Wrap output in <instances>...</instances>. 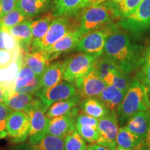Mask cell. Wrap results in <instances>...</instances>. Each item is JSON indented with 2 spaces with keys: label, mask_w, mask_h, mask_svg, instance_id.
<instances>
[{
  "label": "cell",
  "mask_w": 150,
  "mask_h": 150,
  "mask_svg": "<svg viewBox=\"0 0 150 150\" xmlns=\"http://www.w3.org/2000/svg\"><path fill=\"white\" fill-rule=\"evenodd\" d=\"M72 16L56 17L52 21L47 32L38 42L31 44L29 51L43 52L53 45L67 33L77 29L79 24L72 18Z\"/></svg>",
  "instance_id": "4"
},
{
  "label": "cell",
  "mask_w": 150,
  "mask_h": 150,
  "mask_svg": "<svg viewBox=\"0 0 150 150\" xmlns=\"http://www.w3.org/2000/svg\"><path fill=\"white\" fill-rule=\"evenodd\" d=\"M69 59L50 64L40 78L39 90H46L53 87L63 80V73Z\"/></svg>",
  "instance_id": "15"
},
{
  "label": "cell",
  "mask_w": 150,
  "mask_h": 150,
  "mask_svg": "<svg viewBox=\"0 0 150 150\" xmlns=\"http://www.w3.org/2000/svg\"><path fill=\"white\" fill-rule=\"evenodd\" d=\"M26 19H27V17L24 16L16 8L10 13L0 18V28L7 29L23 22Z\"/></svg>",
  "instance_id": "33"
},
{
  "label": "cell",
  "mask_w": 150,
  "mask_h": 150,
  "mask_svg": "<svg viewBox=\"0 0 150 150\" xmlns=\"http://www.w3.org/2000/svg\"><path fill=\"white\" fill-rule=\"evenodd\" d=\"M145 147L146 150H150V125L145 139Z\"/></svg>",
  "instance_id": "44"
},
{
  "label": "cell",
  "mask_w": 150,
  "mask_h": 150,
  "mask_svg": "<svg viewBox=\"0 0 150 150\" xmlns=\"http://www.w3.org/2000/svg\"><path fill=\"white\" fill-rule=\"evenodd\" d=\"M88 150H110L107 147H104L97 143H91L87 147Z\"/></svg>",
  "instance_id": "40"
},
{
  "label": "cell",
  "mask_w": 150,
  "mask_h": 150,
  "mask_svg": "<svg viewBox=\"0 0 150 150\" xmlns=\"http://www.w3.org/2000/svg\"><path fill=\"white\" fill-rule=\"evenodd\" d=\"M119 129L117 112L110 111L107 115L99 119L97 130L99 138L95 143L104 146L110 150H116V139Z\"/></svg>",
  "instance_id": "9"
},
{
  "label": "cell",
  "mask_w": 150,
  "mask_h": 150,
  "mask_svg": "<svg viewBox=\"0 0 150 150\" xmlns=\"http://www.w3.org/2000/svg\"><path fill=\"white\" fill-rule=\"evenodd\" d=\"M41 76H37L27 65L22 63L14 82V91L20 93L26 87L33 85L40 80Z\"/></svg>",
  "instance_id": "27"
},
{
  "label": "cell",
  "mask_w": 150,
  "mask_h": 150,
  "mask_svg": "<svg viewBox=\"0 0 150 150\" xmlns=\"http://www.w3.org/2000/svg\"><path fill=\"white\" fill-rule=\"evenodd\" d=\"M6 102V93L4 86L0 83V104H5Z\"/></svg>",
  "instance_id": "42"
},
{
  "label": "cell",
  "mask_w": 150,
  "mask_h": 150,
  "mask_svg": "<svg viewBox=\"0 0 150 150\" xmlns=\"http://www.w3.org/2000/svg\"><path fill=\"white\" fill-rule=\"evenodd\" d=\"M33 20L27 18L13 27L6 29L13 36L19 45L24 52L29 51L30 46L32 42V32L31 24Z\"/></svg>",
  "instance_id": "16"
},
{
  "label": "cell",
  "mask_w": 150,
  "mask_h": 150,
  "mask_svg": "<svg viewBox=\"0 0 150 150\" xmlns=\"http://www.w3.org/2000/svg\"><path fill=\"white\" fill-rule=\"evenodd\" d=\"M54 0H18L16 8L27 18L42 13L50 8Z\"/></svg>",
  "instance_id": "18"
},
{
  "label": "cell",
  "mask_w": 150,
  "mask_h": 150,
  "mask_svg": "<svg viewBox=\"0 0 150 150\" xmlns=\"http://www.w3.org/2000/svg\"><path fill=\"white\" fill-rule=\"evenodd\" d=\"M116 150H132V149H117Z\"/></svg>",
  "instance_id": "47"
},
{
  "label": "cell",
  "mask_w": 150,
  "mask_h": 150,
  "mask_svg": "<svg viewBox=\"0 0 150 150\" xmlns=\"http://www.w3.org/2000/svg\"><path fill=\"white\" fill-rule=\"evenodd\" d=\"M150 110V95L147 88L138 78L132 81L117 110L121 124L140 111Z\"/></svg>",
  "instance_id": "2"
},
{
  "label": "cell",
  "mask_w": 150,
  "mask_h": 150,
  "mask_svg": "<svg viewBox=\"0 0 150 150\" xmlns=\"http://www.w3.org/2000/svg\"><path fill=\"white\" fill-rule=\"evenodd\" d=\"M52 13L55 17L74 16L86 8V0H54Z\"/></svg>",
  "instance_id": "19"
},
{
  "label": "cell",
  "mask_w": 150,
  "mask_h": 150,
  "mask_svg": "<svg viewBox=\"0 0 150 150\" xmlns=\"http://www.w3.org/2000/svg\"><path fill=\"white\" fill-rule=\"evenodd\" d=\"M83 100L78 95L64 100L56 102L52 104L45 112V115L48 118H53L68 113L73 108L80 104Z\"/></svg>",
  "instance_id": "23"
},
{
  "label": "cell",
  "mask_w": 150,
  "mask_h": 150,
  "mask_svg": "<svg viewBox=\"0 0 150 150\" xmlns=\"http://www.w3.org/2000/svg\"><path fill=\"white\" fill-rule=\"evenodd\" d=\"M131 82L132 80L129 78L128 74L122 70H119L113 73L110 85L114 86L122 91L127 92Z\"/></svg>",
  "instance_id": "35"
},
{
  "label": "cell",
  "mask_w": 150,
  "mask_h": 150,
  "mask_svg": "<svg viewBox=\"0 0 150 150\" xmlns=\"http://www.w3.org/2000/svg\"><path fill=\"white\" fill-rule=\"evenodd\" d=\"M35 98V96L33 94L13 91L7 95L5 104L13 110L25 111L33 104Z\"/></svg>",
  "instance_id": "25"
},
{
  "label": "cell",
  "mask_w": 150,
  "mask_h": 150,
  "mask_svg": "<svg viewBox=\"0 0 150 150\" xmlns=\"http://www.w3.org/2000/svg\"><path fill=\"white\" fill-rule=\"evenodd\" d=\"M29 150H64V138L47 135L40 141L30 145Z\"/></svg>",
  "instance_id": "30"
},
{
  "label": "cell",
  "mask_w": 150,
  "mask_h": 150,
  "mask_svg": "<svg viewBox=\"0 0 150 150\" xmlns=\"http://www.w3.org/2000/svg\"><path fill=\"white\" fill-rule=\"evenodd\" d=\"M113 9L116 19H121L130 16L142 0H108Z\"/></svg>",
  "instance_id": "28"
},
{
  "label": "cell",
  "mask_w": 150,
  "mask_h": 150,
  "mask_svg": "<svg viewBox=\"0 0 150 150\" xmlns=\"http://www.w3.org/2000/svg\"><path fill=\"white\" fill-rule=\"evenodd\" d=\"M143 51L142 47L134 44L129 35L117 28L108 37L104 55L129 74L140 67Z\"/></svg>",
  "instance_id": "1"
},
{
  "label": "cell",
  "mask_w": 150,
  "mask_h": 150,
  "mask_svg": "<svg viewBox=\"0 0 150 150\" xmlns=\"http://www.w3.org/2000/svg\"><path fill=\"white\" fill-rule=\"evenodd\" d=\"M74 84L77 90V95L82 99L98 97L107 86L94 69L83 77L76 81Z\"/></svg>",
  "instance_id": "12"
},
{
  "label": "cell",
  "mask_w": 150,
  "mask_h": 150,
  "mask_svg": "<svg viewBox=\"0 0 150 150\" xmlns=\"http://www.w3.org/2000/svg\"><path fill=\"white\" fill-rule=\"evenodd\" d=\"M118 28L115 24L111 23L101 29L91 31L83 35L76 50L83 53L100 57L104 54L105 45L108 37Z\"/></svg>",
  "instance_id": "6"
},
{
  "label": "cell",
  "mask_w": 150,
  "mask_h": 150,
  "mask_svg": "<svg viewBox=\"0 0 150 150\" xmlns=\"http://www.w3.org/2000/svg\"><path fill=\"white\" fill-rule=\"evenodd\" d=\"M87 147L86 142L79 134L76 127L64 138V150H86Z\"/></svg>",
  "instance_id": "31"
},
{
  "label": "cell",
  "mask_w": 150,
  "mask_h": 150,
  "mask_svg": "<svg viewBox=\"0 0 150 150\" xmlns=\"http://www.w3.org/2000/svg\"><path fill=\"white\" fill-rule=\"evenodd\" d=\"M79 111V109L76 106L68 113L50 118L47 134L64 138L71 130L75 128V122Z\"/></svg>",
  "instance_id": "14"
},
{
  "label": "cell",
  "mask_w": 150,
  "mask_h": 150,
  "mask_svg": "<svg viewBox=\"0 0 150 150\" xmlns=\"http://www.w3.org/2000/svg\"><path fill=\"white\" fill-rule=\"evenodd\" d=\"M94 70L96 71L97 74L106 82L112 73L117 72V70L121 69L118 67L115 62L103 54L102 56L97 59Z\"/></svg>",
  "instance_id": "29"
},
{
  "label": "cell",
  "mask_w": 150,
  "mask_h": 150,
  "mask_svg": "<svg viewBox=\"0 0 150 150\" xmlns=\"http://www.w3.org/2000/svg\"><path fill=\"white\" fill-rule=\"evenodd\" d=\"M1 1H0V13H1Z\"/></svg>",
  "instance_id": "46"
},
{
  "label": "cell",
  "mask_w": 150,
  "mask_h": 150,
  "mask_svg": "<svg viewBox=\"0 0 150 150\" xmlns=\"http://www.w3.org/2000/svg\"><path fill=\"white\" fill-rule=\"evenodd\" d=\"M83 34L79 29L72 30L57 41L55 44L43 51L45 56L49 62L57 59L61 54L74 50Z\"/></svg>",
  "instance_id": "13"
},
{
  "label": "cell",
  "mask_w": 150,
  "mask_h": 150,
  "mask_svg": "<svg viewBox=\"0 0 150 150\" xmlns=\"http://www.w3.org/2000/svg\"><path fill=\"white\" fill-rule=\"evenodd\" d=\"M1 1V10L0 13V18L6 15L13 9L16 8L18 0H0Z\"/></svg>",
  "instance_id": "39"
},
{
  "label": "cell",
  "mask_w": 150,
  "mask_h": 150,
  "mask_svg": "<svg viewBox=\"0 0 150 150\" xmlns=\"http://www.w3.org/2000/svg\"><path fill=\"white\" fill-rule=\"evenodd\" d=\"M77 95V90L73 83L62 80L53 87L46 90H38L34 94L38 97L47 110L54 103L64 100Z\"/></svg>",
  "instance_id": "10"
},
{
  "label": "cell",
  "mask_w": 150,
  "mask_h": 150,
  "mask_svg": "<svg viewBox=\"0 0 150 150\" xmlns=\"http://www.w3.org/2000/svg\"><path fill=\"white\" fill-rule=\"evenodd\" d=\"M117 20L109 1L86 7L82 10L78 29L83 35L99 29Z\"/></svg>",
  "instance_id": "3"
},
{
  "label": "cell",
  "mask_w": 150,
  "mask_h": 150,
  "mask_svg": "<svg viewBox=\"0 0 150 150\" xmlns=\"http://www.w3.org/2000/svg\"><path fill=\"white\" fill-rule=\"evenodd\" d=\"M116 144L117 149L138 150L145 145V140L136 136L124 126L120 127Z\"/></svg>",
  "instance_id": "21"
},
{
  "label": "cell",
  "mask_w": 150,
  "mask_h": 150,
  "mask_svg": "<svg viewBox=\"0 0 150 150\" xmlns=\"http://www.w3.org/2000/svg\"><path fill=\"white\" fill-rule=\"evenodd\" d=\"M23 63L33 71L35 75L41 76L50 65L42 52H23Z\"/></svg>",
  "instance_id": "24"
},
{
  "label": "cell",
  "mask_w": 150,
  "mask_h": 150,
  "mask_svg": "<svg viewBox=\"0 0 150 150\" xmlns=\"http://www.w3.org/2000/svg\"><path fill=\"white\" fill-rule=\"evenodd\" d=\"M5 29L0 28V50H4Z\"/></svg>",
  "instance_id": "43"
},
{
  "label": "cell",
  "mask_w": 150,
  "mask_h": 150,
  "mask_svg": "<svg viewBox=\"0 0 150 150\" xmlns=\"http://www.w3.org/2000/svg\"><path fill=\"white\" fill-rule=\"evenodd\" d=\"M106 1H108V0H86V7L100 4L104 3Z\"/></svg>",
  "instance_id": "41"
},
{
  "label": "cell",
  "mask_w": 150,
  "mask_h": 150,
  "mask_svg": "<svg viewBox=\"0 0 150 150\" xmlns=\"http://www.w3.org/2000/svg\"><path fill=\"white\" fill-rule=\"evenodd\" d=\"M12 111L6 104H0V139L7 136V119Z\"/></svg>",
  "instance_id": "37"
},
{
  "label": "cell",
  "mask_w": 150,
  "mask_h": 150,
  "mask_svg": "<svg viewBox=\"0 0 150 150\" xmlns=\"http://www.w3.org/2000/svg\"><path fill=\"white\" fill-rule=\"evenodd\" d=\"M97 59L95 56L83 52L70 58L63 73V79L74 83L93 70Z\"/></svg>",
  "instance_id": "8"
},
{
  "label": "cell",
  "mask_w": 150,
  "mask_h": 150,
  "mask_svg": "<svg viewBox=\"0 0 150 150\" xmlns=\"http://www.w3.org/2000/svg\"><path fill=\"white\" fill-rule=\"evenodd\" d=\"M79 106L82 113L97 119L104 117L110 111L97 97L83 99Z\"/></svg>",
  "instance_id": "22"
},
{
  "label": "cell",
  "mask_w": 150,
  "mask_h": 150,
  "mask_svg": "<svg viewBox=\"0 0 150 150\" xmlns=\"http://www.w3.org/2000/svg\"><path fill=\"white\" fill-rule=\"evenodd\" d=\"M150 125V110L137 112L127 121L125 127L142 140H145Z\"/></svg>",
  "instance_id": "17"
},
{
  "label": "cell",
  "mask_w": 150,
  "mask_h": 150,
  "mask_svg": "<svg viewBox=\"0 0 150 150\" xmlns=\"http://www.w3.org/2000/svg\"><path fill=\"white\" fill-rule=\"evenodd\" d=\"M86 150H88V149H87V148H86Z\"/></svg>",
  "instance_id": "48"
},
{
  "label": "cell",
  "mask_w": 150,
  "mask_h": 150,
  "mask_svg": "<svg viewBox=\"0 0 150 150\" xmlns=\"http://www.w3.org/2000/svg\"><path fill=\"white\" fill-rule=\"evenodd\" d=\"M56 17L52 12L45 14L41 18L35 20H32L31 24L32 32V42L31 44L40 41L47 32L52 21Z\"/></svg>",
  "instance_id": "26"
},
{
  "label": "cell",
  "mask_w": 150,
  "mask_h": 150,
  "mask_svg": "<svg viewBox=\"0 0 150 150\" xmlns=\"http://www.w3.org/2000/svg\"><path fill=\"white\" fill-rule=\"evenodd\" d=\"M76 131L82 138L88 143H95L99 138V131L97 127L89 125H75Z\"/></svg>",
  "instance_id": "34"
},
{
  "label": "cell",
  "mask_w": 150,
  "mask_h": 150,
  "mask_svg": "<svg viewBox=\"0 0 150 150\" xmlns=\"http://www.w3.org/2000/svg\"><path fill=\"white\" fill-rule=\"evenodd\" d=\"M138 79L147 88L150 95V45L144 49Z\"/></svg>",
  "instance_id": "32"
},
{
  "label": "cell",
  "mask_w": 150,
  "mask_h": 150,
  "mask_svg": "<svg viewBox=\"0 0 150 150\" xmlns=\"http://www.w3.org/2000/svg\"><path fill=\"white\" fill-rule=\"evenodd\" d=\"M47 109L38 97H35L33 104L25 110L29 116V144L33 145L47 136L50 118L47 117Z\"/></svg>",
  "instance_id": "7"
},
{
  "label": "cell",
  "mask_w": 150,
  "mask_h": 150,
  "mask_svg": "<svg viewBox=\"0 0 150 150\" xmlns=\"http://www.w3.org/2000/svg\"><path fill=\"white\" fill-rule=\"evenodd\" d=\"M126 93L127 92L122 91L114 86L107 85L97 97L110 111L117 112Z\"/></svg>",
  "instance_id": "20"
},
{
  "label": "cell",
  "mask_w": 150,
  "mask_h": 150,
  "mask_svg": "<svg viewBox=\"0 0 150 150\" xmlns=\"http://www.w3.org/2000/svg\"><path fill=\"white\" fill-rule=\"evenodd\" d=\"M98 121L99 119L92 117V116L83 113L78 114L76 117L75 125H89V126H93L97 128Z\"/></svg>",
  "instance_id": "38"
},
{
  "label": "cell",
  "mask_w": 150,
  "mask_h": 150,
  "mask_svg": "<svg viewBox=\"0 0 150 150\" xmlns=\"http://www.w3.org/2000/svg\"><path fill=\"white\" fill-rule=\"evenodd\" d=\"M117 25L133 36L150 31V0H142L130 16L118 21Z\"/></svg>",
  "instance_id": "5"
},
{
  "label": "cell",
  "mask_w": 150,
  "mask_h": 150,
  "mask_svg": "<svg viewBox=\"0 0 150 150\" xmlns=\"http://www.w3.org/2000/svg\"><path fill=\"white\" fill-rule=\"evenodd\" d=\"M29 116L24 110H13L7 119V136L16 143L25 142L29 136Z\"/></svg>",
  "instance_id": "11"
},
{
  "label": "cell",
  "mask_w": 150,
  "mask_h": 150,
  "mask_svg": "<svg viewBox=\"0 0 150 150\" xmlns=\"http://www.w3.org/2000/svg\"><path fill=\"white\" fill-rule=\"evenodd\" d=\"M138 150H146V149H145V145L142 146V147H140V149H138Z\"/></svg>",
  "instance_id": "45"
},
{
  "label": "cell",
  "mask_w": 150,
  "mask_h": 150,
  "mask_svg": "<svg viewBox=\"0 0 150 150\" xmlns=\"http://www.w3.org/2000/svg\"><path fill=\"white\" fill-rule=\"evenodd\" d=\"M23 53V50L20 52H11L5 50H0V68H4L11 63L18 60Z\"/></svg>",
  "instance_id": "36"
}]
</instances>
